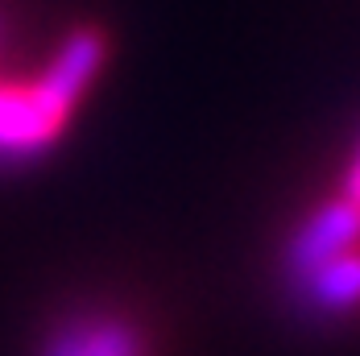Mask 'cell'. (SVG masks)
Instances as JSON below:
<instances>
[{
	"instance_id": "obj_1",
	"label": "cell",
	"mask_w": 360,
	"mask_h": 356,
	"mask_svg": "<svg viewBox=\"0 0 360 356\" xmlns=\"http://www.w3.org/2000/svg\"><path fill=\"white\" fill-rule=\"evenodd\" d=\"M46 356H137V344H133V336L124 327L83 323V327L58 331Z\"/></svg>"
}]
</instances>
